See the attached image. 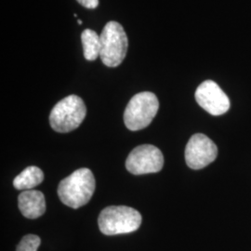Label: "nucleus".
I'll list each match as a JSON object with an SVG mask.
<instances>
[{"instance_id": "1", "label": "nucleus", "mask_w": 251, "mask_h": 251, "mask_svg": "<svg viewBox=\"0 0 251 251\" xmlns=\"http://www.w3.org/2000/svg\"><path fill=\"white\" fill-rule=\"evenodd\" d=\"M95 191V179L89 169L82 168L63 179L58 186V196L64 205L78 208L90 202Z\"/></svg>"}, {"instance_id": "2", "label": "nucleus", "mask_w": 251, "mask_h": 251, "mask_svg": "<svg viewBox=\"0 0 251 251\" xmlns=\"http://www.w3.org/2000/svg\"><path fill=\"white\" fill-rule=\"evenodd\" d=\"M141 213L132 207L111 206L105 207L99 216L100 232L105 235H117L135 232L142 225Z\"/></svg>"}, {"instance_id": "3", "label": "nucleus", "mask_w": 251, "mask_h": 251, "mask_svg": "<svg viewBox=\"0 0 251 251\" xmlns=\"http://www.w3.org/2000/svg\"><path fill=\"white\" fill-rule=\"evenodd\" d=\"M100 58L108 67H117L125 59L128 40L123 26L115 21L108 22L100 36Z\"/></svg>"}, {"instance_id": "4", "label": "nucleus", "mask_w": 251, "mask_h": 251, "mask_svg": "<svg viewBox=\"0 0 251 251\" xmlns=\"http://www.w3.org/2000/svg\"><path fill=\"white\" fill-rule=\"evenodd\" d=\"M87 115L85 102L76 95L60 100L50 112V123L55 131L67 133L77 128Z\"/></svg>"}, {"instance_id": "5", "label": "nucleus", "mask_w": 251, "mask_h": 251, "mask_svg": "<svg viewBox=\"0 0 251 251\" xmlns=\"http://www.w3.org/2000/svg\"><path fill=\"white\" fill-rule=\"evenodd\" d=\"M159 101L155 94L149 91L134 95L127 103L124 113V122L129 130L137 131L147 127L156 116Z\"/></svg>"}, {"instance_id": "6", "label": "nucleus", "mask_w": 251, "mask_h": 251, "mask_svg": "<svg viewBox=\"0 0 251 251\" xmlns=\"http://www.w3.org/2000/svg\"><path fill=\"white\" fill-rule=\"evenodd\" d=\"M164 165L161 151L152 144H143L134 148L126 160V168L134 175L156 173Z\"/></svg>"}, {"instance_id": "7", "label": "nucleus", "mask_w": 251, "mask_h": 251, "mask_svg": "<svg viewBox=\"0 0 251 251\" xmlns=\"http://www.w3.org/2000/svg\"><path fill=\"white\" fill-rule=\"evenodd\" d=\"M218 154L216 144L206 135H193L185 148V161L190 169L201 170L214 161Z\"/></svg>"}, {"instance_id": "8", "label": "nucleus", "mask_w": 251, "mask_h": 251, "mask_svg": "<svg viewBox=\"0 0 251 251\" xmlns=\"http://www.w3.org/2000/svg\"><path fill=\"white\" fill-rule=\"evenodd\" d=\"M195 96L198 104L212 116L224 115L230 109V100L214 81L201 83Z\"/></svg>"}, {"instance_id": "9", "label": "nucleus", "mask_w": 251, "mask_h": 251, "mask_svg": "<svg viewBox=\"0 0 251 251\" xmlns=\"http://www.w3.org/2000/svg\"><path fill=\"white\" fill-rule=\"evenodd\" d=\"M18 206L25 218L37 219L45 213V197L36 190L24 191L19 195Z\"/></svg>"}, {"instance_id": "10", "label": "nucleus", "mask_w": 251, "mask_h": 251, "mask_svg": "<svg viewBox=\"0 0 251 251\" xmlns=\"http://www.w3.org/2000/svg\"><path fill=\"white\" fill-rule=\"evenodd\" d=\"M44 179L43 171L36 166H30L22 171L13 180V186L17 190H33Z\"/></svg>"}, {"instance_id": "11", "label": "nucleus", "mask_w": 251, "mask_h": 251, "mask_svg": "<svg viewBox=\"0 0 251 251\" xmlns=\"http://www.w3.org/2000/svg\"><path fill=\"white\" fill-rule=\"evenodd\" d=\"M84 57L88 61H95L100 57V36L91 29H86L81 35Z\"/></svg>"}, {"instance_id": "12", "label": "nucleus", "mask_w": 251, "mask_h": 251, "mask_svg": "<svg viewBox=\"0 0 251 251\" xmlns=\"http://www.w3.org/2000/svg\"><path fill=\"white\" fill-rule=\"evenodd\" d=\"M41 244V239L36 234H27L23 237L17 246L16 251H37Z\"/></svg>"}, {"instance_id": "13", "label": "nucleus", "mask_w": 251, "mask_h": 251, "mask_svg": "<svg viewBox=\"0 0 251 251\" xmlns=\"http://www.w3.org/2000/svg\"><path fill=\"white\" fill-rule=\"evenodd\" d=\"M76 1L87 9H96L99 5V0H76Z\"/></svg>"}, {"instance_id": "14", "label": "nucleus", "mask_w": 251, "mask_h": 251, "mask_svg": "<svg viewBox=\"0 0 251 251\" xmlns=\"http://www.w3.org/2000/svg\"><path fill=\"white\" fill-rule=\"evenodd\" d=\"M77 23H78V25H82V21H81V20H78V21H77Z\"/></svg>"}]
</instances>
